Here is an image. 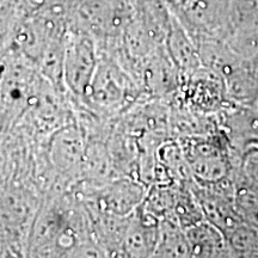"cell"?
Wrapping results in <instances>:
<instances>
[{
	"mask_svg": "<svg viewBox=\"0 0 258 258\" xmlns=\"http://www.w3.org/2000/svg\"><path fill=\"white\" fill-rule=\"evenodd\" d=\"M191 257H226L232 253L227 238L209 221H200L185 228Z\"/></svg>",
	"mask_w": 258,
	"mask_h": 258,
	"instance_id": "6",
	"label": "cell"
},
{
	"mask_svg": "<svg viewBox=\"0 0 258 258\" xmlns=\"http://www.w3.org/2000/svg\"><path fill=\"white\" fill-rule=\"evenodd\" d=\"M153 256L191 257L185 230L177 222L164 219L158 227V240Z\"/></svg>",
	"mask_w": 258,
	"mask_h": 258,
	"instance_id": "9",
	"label": "cell"
},
{
	"mask_svg": "<svg viewBox=\"0 0 258 258\" xmlns=\"http://www.w3.org/2000/svg\"><path fill=\"white\" fill-rule=\"evenodd\" d=\"M50 157L54 164L63 171H73L82 166L86 153L79 129L64 127L54 134L50 143Z\"/></svg>",
	"mask_w": 258,
	"mask_h": 258,
	"instance_id": "5",
	"label": "cell"
},
{
	"mask_svg": "<svg viewBox=\"0 0 258 258\" xmlns=\"http://www.w3.org/2000/svg\"><path fill=\"white\" fill-rule=\"evenodd\" d=\"M246 170L251 176V178L254 180V183L258 185V152L251 156L247 160Z\"/></svg>",
	"mask_w": 258,
	"mask_h": 258,
	"instance_id": "13",
	"label": "cell"
},
{
	"mask_svg": "<svg viewBox=\"0 0 258 258\" xmlns=\"http://www.w3.org/2000/svg\"><path fill=\"white\" fill-rule=\"evenodd\" d=\"M189 157V164L194 173L207 182H218L227 172L220 152L212 145H194Z\"/></svg>",
	"mask_w": 258,
	"mask_h": 258,
	"instance_id": "8",
	"label": "cell"
},
{
	"mask_svg": "<svg viewBox=\"0 0 258 258\" xmlns=\"http://www.w3.org/2000/svg\"><path fill=\"white\" fill-rule=\"evenodd\" d=\"M171 213L173 214L172 221L177 222L184 230L202 221L203 219V212L198 198L186 191L175 192Z\"/></svg>",
	"mask_w": 258,
	"mask_h": 258,
	"instance_id": "11",
	"label": "cell"
},
{
	"mask_svg": "<svg viewBox=\"0 0 258 258\" xmlns=\"http://www.w3.org/2000/svg\"><path fill=\"white\" fill-rule=\"evenodd\" d=\"M207 221L220 230L226 237L244 221L235 203H230L222 196L202 192L196 196Z\"/></svg>",
	"mask_w": 258,
	"mask_h": 258,
	"instance_id": "7",
	"label": "cell"
},
{
	"mask_svg": "<svg viewBox=\"0 0 258 258\" xmlns=\"http://www.w3.org/2000/svg\"><path fill=\"white\" fill-rule=\"evenodd\" d=\"M95 198L99 213L128 217L143 201L144 188L132 179H120L97 190Z\"/></svg>",
	"mask_w": 258,
	"mask_h": 258,
	"instance_id": "3",
	"label": "cell"
},
{
	"mask_svg": "<svg viewBox=\"0 0 258 258\" xmlns=\"http://www.w3.org/2000/svg\"><path fill=\"white\" fill-rule=\"evenodd\" d=\"M78 17L82 27L96 35H114L123 25V10L110 0H86L80 6Z\"/></svg>",
	"mask_w": 258,
	"mask_h": 258,
	"instance_id": "4",
	"label": "cell"
},
{
	"mask_svg": "<svg viewBox=\"0 0 258 258\" xmlns=\"http://www.w3.org/2000/svg\"><path fill=\"white\" fill-rule=\"evenodd\" d=\"M235 207L245 221L258 226V191L243 189L234 200Z\"/></svg>",
	"mask_w": 258,
	"mask_h": 258,
	"instance_id": "12",
	"label": "cell"
},
{
	"mask_svg": "<svg viewBox=\"0 0 258 258\" xmlns=\"http://www.w3.org/2000/svg\"><path fill=\"white\" fill-rule=\"evenodd\" d=\"M226 238L235 256L258 257V226L244 220Z\"/></svg>",
	"mask_w": 258,
	"mask_h": 258,
	"instance_id": "10",
	"label": "cell"
},
{
	"mask_svg": "<svg viewBox=\"0 0 258 258\" xmlns=\"http://www.w3.org/2000/svg\"><path fill=\"white\" fill-rule=\"evenodd\" d=\"M95 43L88 34H73L64 41L63 85L80 98H85L98 67Z\"/></svg>",
	"mask_w": 258,
	"mask_h": 258,
	"instance_id": "1",
	"label": "cell"
},
{
	"mask_svg": "<svg viewBox=\"0 0 258 258\" xmlns=\"http://www.w3.org/2000/svg\"><path fill=\"white\" fill-rule=\"evenodd\" d=\"M131 82L127 76L110 61H99L91 88L85 98L105 110L121 106L131 96Z\"/></svg>",
	"mask_w": 258,
	"mask_h": 258,
	"instance_id": "2",
	"label": "cell"
}]
</instances>
